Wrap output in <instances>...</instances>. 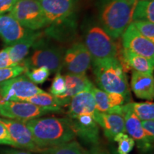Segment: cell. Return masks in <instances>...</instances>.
Wrapping results in <instances>:
<instances>
[{
  "instance_id": "obj_24",
  "label": "cell",
  "mask_w": 154,
  "mask_h": 154,
  "mask_svg": "<svg viewBox=\"0 0 154 154\" xmlns=\"http://www.w3.org/2000/svg\"><path fill=\"white\" fill-rule=\"evenodd\" d=\"M148 21L154 22V0L137 1L132 15V22Z\"/></svg>"
},
{
  "instance_id": "obj_21",
  "label": "cell",
  "mask_w": 154,
  "mask_h": 154,
  "mask_svg": "<svg viewBox=\"0 0 154 154\" xmlns=\"http://www.w3.org/2000/svg\"><path fill=\"white\" fill-rule=\"evenodd\" d=\"M63 76L66 82V91L62 95L57 96L60 99L70 101L71 98L76 94L85 90H91L94 86L86 74H67Z\"/></svg>"
},
{
  "instance_id": "obj_4",
  "label": "cell",
  "mask_w": 154,
  "mask_h": 154,
  "mask_svg": "<svg viewBox=\"0 0 154 154\" xmlns=\"http://www.w3.org/2000/svg\"><path fill=\"white\" fill-rule=\"evenodd\" d=\"M84 44L91 57V61L116 58L118 46L114 38L99 23L88 22L84 30Z\"/></svg>"
},
{
  "instance_id": "obj_20",
  "label": "cell",
  "mask_w": 154,
  "mask_h": 154,
  "mask_svg": "<svg viewBox=\"0 0 154 154\" xmlns=\"http://www.w3.org/2000/svg\"><path fill=\"white\" fill-rule=\"evenodd\" d=\"M46 28V34L55 40L59 42L72 40L76 34V16L61 22L50 24Z\"/></svg>"
},
{
  "instance_id": "obj_1",
  "label": "cell",
  "mask_w": 154,
  "mask_h": 154,
  "mask_svg": "<svg viewBox=\"0 0 154 154\" xmlns=\"http://www.w3.org/2000/svg\"><path fill=\"white\" fill-rule=\"evenodd\" d=\"M36 145L42 149L74 140L76 135L69 119L36 118L24 121Z\"/></svg>"
},
{
  "instance_id": "obj_19",
  "label": "cell",
  "mask_w": 154,
  "mask_h": 154,
  "mask_svg": "<svg viewBox=\"0 0 154 154\" xmlns=\"http://www.w3.org/2000/svg\"><path fill=\"white\" fill-rule=\"evenodd\" d=\"M91 91L96 102V110L99 112L106 113L113 107L124 105L128 99L122 94L117 93H108L94 86Z\"/></svg>"
},
{
  "instance_id": "obj_32",
  "label": "cell",
  "mask_w": 154,
  "mask_h": 154,
  "mask_svg": "<svg viewBox=\"0 0 154 154\" xmlns=\"http://www.w3.org/2000/svg\"><path fill=\"white\" fill-rule=\"evenodd\" d=\"M141 125L146 140L150 144H152L154 139V121H142Z\"/></svg>"
},
{
  "instance_id": "obj_29",
  "label": "cell",
  "mask_w": 154,
  "mask_h": 154,
  "mask_svg": "<svg viewBox=\"0 0 154 154\" xmlns=\"http://www.w3.org/2000/svg\"><path fill=\"white\" fill-rule=\"evenodd\" d=\"M26 69L22 64L0 69V83L20 76L23 73H25Z\"/></svg>"
},
{
  "instance_id": "obj_34",
  "label": "cell",
  "mask_w": 154,
  "mask_h": 154,
  "mask_svg": "<svg viewBox=\"0 0 154 154\" xmlns=\"http://www.w3.org/2000/svg\"><path fill=\"white\" fill-rule=\"evenodd\" d=\"M0 144L11 146L16 148L14 143L12 141L10 136H9L7 128L2 124H0Z\"/></svg>"
},
{
  "instance_id": "obj_14",
  "label": "cell",
  "mask_w": 154,
  "mask_h": 154,
  "mask_svg": "<svg viewBox=\"0 0 154 154\" xmlns=\"http://www.w3.org/2000/svg\"><path fill=\"white\" fill-rule=\"evenodd\" d=\"M34 32L22 26L9 14L0 16V37L7 45L11 46L21 42Z\"/></svg>"
},
{
  "instance_id": "obj_37",
  "label": "cell",
  "mask_w": 154,
  "mask_h": 154,
  "mask_svg": "<svg viewBox=\"0 0 154 154\" xmlns=\"http://www.w3.org/2000/svg\"><path fill=\"white\" fill-rule=\"evenodd\" d=\"M4 154H30V153L26 151H19V150L9 149V150H7V151L4 152Z\"/></svg>"
},
{
  "instance_id": "obj_27",
  "label": "cell",
  "mask_w": 154,
  "mask_h": 154,
  "mask_svg": "<svg viewBox=\"0 0 154 154\" xmlns=\"http://www.w3.org/2000/svg\"><path fill=\"white\" fill-rule=\"evenodd\" d=\"M50 74H51L50 71L46 67L26 69L25 72L26 76L35 84H43L48 79Z\"/></svg>"
},
{
  "instance_id": "obj_40",
  "label": "cell",
  "mask_w": 154,
  "mask_h": 154,
  "mask_svg": "<svg viewBox=\"0 0 154 154\" xmlns=\"http://www.w3.org/2000/svg\"><path fill=\"white\" fill-rule=\"evenodd\" d=\"M137 1H148V0H137Z\"/></svg>"
},
{
  "instance_id": "obj_39",
  "label": "cell",
  "mask_w": 154,
  "mask_h": 154,
  "mask_svg": "<svg viewBox=\"0 0 154 154\" xmlns=\"http://www.w3.org/2000/svg\"><path fill=\"white\" fill-rule=\"evenodd\" d=\"M2 103V99H1V97H0V104H1Z\"/></svg>"
},
{
  "instance_id": "obj_25",
  "label": "cell",
  "mask_w": 154,
  "mask_h": 154,
  "mask_svg": "<svg viewBox=\"0 0 154 154\" xmlns=\"http://www.w3.org/2000/svg\"><path fill=\"white\" fill-rule=\"evenodd\" d=\"M41 154H89L76 141H69L59 145L47 147Z\"/></svg>"
},
{
  "instance_id": "obj_28",
  "label": "cell",
  "mask_w": 154,
  "mask_h": 154,
  "mask_svg": "<svg viewBox=\"0 0 154 154\" xmlns=\"http://www.w3.org/2000/svg\"><path fill=\"white\" fill-rule=\"evenodd\" d=\"M113 140L119 143V154H129L135 145L134 139L124 133H119L113 138Z\"/></svg>"
},
{
  "instance_id": "obj_31",
  "label": "cell",
  "mask_w": 154,
  "mask_h": 154,
  "mask_svg": "<svg viewBox=\"0 0 154 154\" xmlns=\"http://www.w3.org/2000/svg\"><path fill=\"white\" fill-rule=\"evenodd\" d=\"M66 91V82L64 76L61 74L60 72L56 73V76L54 78L50 92L54 96H60L64 94Z\"/></svg>"
},
{
  "instance_id": "obj_11",
  "label": "cell",
  "mask_w": 154,
  "mask_h": 154,
  "mask_svg": "<svg viewBox=\"0 0 154 154\" xmlns=\"http://www.w3.org/2000/svg\"><path fill=\"white\" fill-rule=\"evenodd\" d=\"M43 9L48 26L76 17L78 0H38Z\"/></svg>"
},
{
  "instance_id": "obj_38",
  "label": "cell",
  "mask_w": 154,
  "mask_h": 154,
  "mask_svg": "<svg viewBox=\"0 0 154 154\" xmlns=\"http://www.w3.org/2000/svg\"><path fill=\"white\" fill-rule=\"evenodd\" d=\"M127 1H128L129 3L132 4V5H136L137 0H127Z\"/></svg>"
},
{
  "instance_id": "obj_35",
  "label": "cell",
  "mask_w": 154,
  "mask_h": 154,
  "mask_svg": "<svg viewBox=\"0 0 154 154\" xmlns=\"http://www.w3.org/2000/svg\"><path fill=\"white\" fill-rule=\"evenodd\" d=\"M17 1V0H0V16L10 11Z\"/></svg>"
},
{
  "instance_id": "obj_18",
  "label": "cell",
  "mask_w": 154,
  "mask_h": 154,
  "mask_svg": "<svg viewBox=\"0 0 154 154\" xmlns=\"http://www.w3.org/2000/svg\"><path fill=\"white\" fill-rule=\"evenodd\" d=\"M131 86L136 96L141 99L152 101L154 98V78L153 74L133 71Z\"/></svg>"
},
{
  "instance_id": "obj_22",
  "label": "cell",
  "mask_w": 154,
  "mask_h": 154,
  "mask_svg": "<svg viewBox=\"0 0 154 154\" xmlns=\"http://www.w3.org/2000/svg\"><path fill=\"white\" fill-rule=\"evenodd\" d=\"M41 36V32H34L33 34L21 42H17L11 46H9V57L14 65L16 66L22 62L29 54L30 48L33 47L34 43Z\"/></svg>"
},
{
  "instance_id": "obj_16",
  "label": "cell",
  "mask_w": 154,
  "mask_h": 154,
  "mask_svg": "<svg viewBox=\"0 0 154 154\" xmlns=\"http://www.w3.org/2000/svg\"><path fill=\"white\" fill-rule=\"evenodd\" d=\"M96 102L91 90H85L71 98L69 103L68 116L82 114L94 116L97 113Z\"/></svg>"
},
{
  "instance_id": "obj_13",
  "label": "cell",
  "mask_w": 154,
  "mask_h": 154,
  "mask_svg": "<svg viewBox=\"0 0 154 154\" xmlns=\"http://www.w3.org/2000/svg\"><path fill=\"white\" fill-rule=\"evenodd\" d=\"M69 119L76 136L82 138L86 143L97 144L99 140V128L94 116L82 114Z\"/></svg>"
},
{
  "instance_id": "obj_8",
  "label": "cell",
  "mask_w": 154,
  "mask_h": 154,
  "mask_svg": "<svg viewBox=\"0 0 154 154\" xmlns=\"http://www.w3.org/2000/svg\"><path fill=\"white\" fill-rule=\"evenodd\" d=\"M44 92L26 76H19L0 83V97L2 102L22 101Z\"/></svg>"
},
{
  "instance_id": "obj_5",
  "label": "cell",
  "mask_w": 154,
  "mask_h": 154,
  "mask_svg": "<svg viewBox=\"0 0 154 154\" xmlns=\"http://www.w3.org/2000/svg\"><path fill=\"white\" fill-rule=\"evenodd\" d=\"M32 47H34L33 52L20 64L27 69L46 67L53 73L59 72L62 69L64 54L61 48L46 44L41 36Z\"/></svg>"
},
{
  "instance_id": "obj_9",
  "label": "cell",
  "mask_w": 154,
  "mask_h": 154,
  "mask_svg": "<svg viewBox=\"0 0 154 154\" xmlns=\"http://www.w3.org/2000/svg\"><path fill=\"white\" fill-rule=\"evenodd\" d=\"M91 64V57L83 42H76L63 55V67L68 74H86Z\"/></svg>"
},
{
  "instance_id": "obj_6",
  "label": "cell",
  "mask_w": 154,
  "mask_h": 154,
  "mask_svg": "<svg viewBox=\"0 0 154 154\" xmlns=\"http://www.w3.org/2000/svg\"><path fill=\"white\" fill-rule=\"evenodd\" d=\"M9 14L28 29L37 31L48 26V21L38 0H17Z\"/></svg>"
},
{
  "instance_id": "obj_10",
  "label": "cell",
  "mask_w": 154,
  "mask_h": 154,
  "mask_svg": "<svg viewBox=\"0 0 154 154\" xmlns=\"http://www.w3.org/2000/svg\"><path fill=\"white\" fill-rule=\"evenodd\" d=\"M0 124L7 128L16 148H22L36 153H41L44 149L36 145L24 121L0 117Z\"/></svg>"
},
{
  "instance_id": "obj_33",
  "label": "cell",
  "mask_w": 154,
  "mask_h": 154,
  "mask_svg": "<svg viewBox=\"0 0 154 154\" xmlns=\"http://www.w3.org/2000/svg\"><path fill=\"white\" fill-rule=\"evenodd\" d=\"M14 63L11 61L9 54V47L0 51V69L14 66ZM17 66V65H16Z\"/></svg>"
},
{
  "instance_id": "obj_15",
  "label": "cell",
  "mask_w": 154,
  "mask_h": 154,
  "mask_svg": "<svg viewBox=\"0 0 154 154\" xmlns=\"http://www.w3.org/2000/svg\"><path fill=\"white\" fill-rule=\"evenodd\" d=\"M122 114L124 117L125 131L128 136L137 143L138 149L148 151L151 148V144L147 141L142 128L141 121L131 109L128 103L121 106Z\"/></svg>"
},
{
  "instance_id": "obj_30",
  "label": "cell",
  "mask_w": 154,
  "mask_h": 154,
  "mask_svg": "<svg viewBox=\"0 0 154 154\" xmlns=\"http://www.w3.org/2000/svg\"><path fill=\"white\" fill-rule=\"evenodd\" d=\"M140 34L151 42H154V24L148 21H136L131 22Z\"/></svg>"
},
{
  "instance_id": "obj_12",
  "label": "cell",
  "mask_w": 154,
  "mask_h": 154,
  "mask_svg": "<svg viewBox=\"0 0 154 154\" xmlns=\"http://www.w3.org/2000/svg\"><path fill=\"white\" fill-rule=\"evenodd\" d=\"M124 49L154 60V43L143 36L131 23L122 34Z\"/></svg>"
},
{
  "instance_id": "obj_23",
  "label": "cell",
  "mask_w": 154,
  "mask_h": 154,
  "mask_svg": "<svg viewBox=\"0 0 154 154\" xmlns=\"http://www.w3.org/2000/svg\"><path fill=\"white\" fill-rule=\"evenodd\" d=\"M22 101L29 102V103L42 107L61 108L63 106L69 104L70 101L66 99H60L52 94L44 91L42 93L36 94L32 97L27 98Z\"/></svg>"
},
{
  "instance_id": "obj_2",
  "label": "cell",
  "mask_w": 154,
  "mask_h": 154,
  "mask_svg": "<svg viewBox=\"0 0 154 154\" xmlns=\"http://www.w3.org/2000/svg\"><path fill=\"white\" fill-rule=\"evenodd\" d=\"M99 24L113 38H118L132 22L135 5L127 0H99Z\"/></svg>"
},
{
  "instance_id": "obj_3",
  "label": "cell",
  "mask_w": 154,
  "mask_h": 154,
  "mask_svg": "<svg viewBox=\"0 0 154 154\" xmlns=\"http://www.w3.org/2000/svg\"><path fill=\"white\" fill-rule=\"evenodd\" d=\"M95 80L100 89L122 94L128 98L129 86L126 73L116 58L91 61Z\"/></svg>"
},
{
  "instance_id": "obj_17",
  "label": "cell",
  "mask_w": 154,
  "mask_h": 154,
  "mask_svg": "<svg viewBox=\"0 0 154 154\" xmlns=\"http://www.w3.org/2000/svg\"><path fill=\"white\" fill-rule=\"evenodd\" d=\"M94 118L98 125L103 128L106 137L109 139H113L119 133L126 132L124 117L120 113L97 111Z\"/></svg>"
},
{
  "instance_id": "obj_26",
  "label": "cell",
  "mask_w": 154,
  "mask_h": 154,
  "mask_svg": "<svg viewBox=\"0 0 154 154\" xmlns=\"http://www.w3.org/2000/svg\"><path fill=\"white\" fill-rule=\"evenodd\" d=\"M131 111L142 121L153 120L154 103L151 101L141 103H128Z\"/></svg>"
},
{
  "instance_id": "obj_36",
  "label": "cell",
  "mask_w": 154,
  "mask_h": 154,
  "mask_svg": "<svg viewBox=\"0 0 154 154\" xmlns=\"http://www.w3.org/2000/svg\"><path fill=\"white\" fill-rule=\"evenodd\" d=\"M91 154H109L106 151L102 149L101 148L99 147V146H94V147L91 150Z\"/></svg>"
},
{
  "instance_id": "obj_7",
  "label": "cell",
  "mask_w": 154,
  "mask_h": 154,
  "mask_svg": "<svg viewBox=\"0 0 154 154\" xmlns=\"http://www.w3.org/2000/svg\"><path fill=\"white\" fill-rule=\"evenodd\" d=\"M62 111L61 108H47L25 101H6L0 104V116L6 119L26 121L52 113Z\"/></svg>"
}]
</instances>
